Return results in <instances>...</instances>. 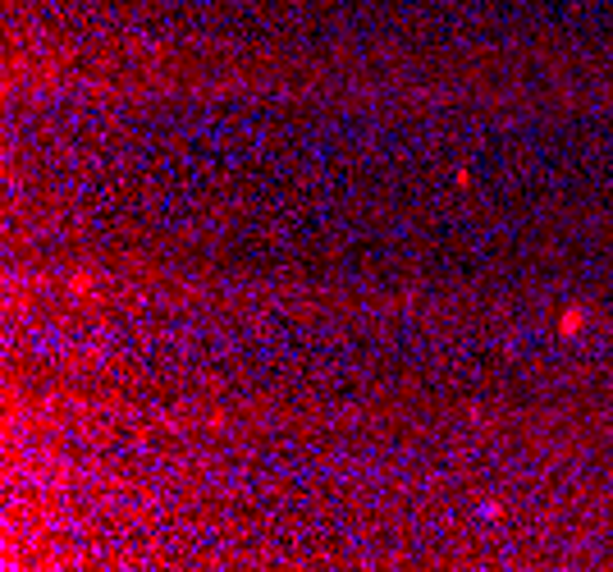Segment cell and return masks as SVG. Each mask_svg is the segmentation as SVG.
<instances>
[{"mask_svg":"<svg viewBox=\"0 0 613 572\" xmlns=\"http://www.w3.org/2000/svg\"><path fill=\"white\" fill-rule=\"evenodd\" d=\"M581 329H586V312H581V307H568V312L559 316V334L563 339H577Z\"/></svg>","mask_w":613,"mask_h":572,"instance_id":"1","label":"cell"},{"mask_svg":"<svg viewBox=\"0 0 613 572\" xmlns=\"http://www.w3.org/2000/svg\"><path fill=\"white\" fill-rule=\"evenodd\" d=\"M609 375H613V362H609Z\"/></svg>","mask_w":613,"mask_h":572,"instance_id":"2","label":"cell"}]
</instances>
